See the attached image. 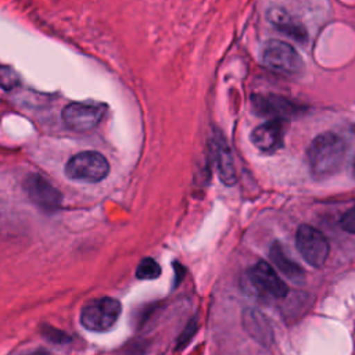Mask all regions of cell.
Masks as SVG:
<instances>
[{
    "label": "cell",
    "instance_id": "1",
    "mask_svg": "<svg viewBox=\"0 0 355 355\" xmlns=\"http://www.w3.org/2000/svg\"><path fill=\"white\" fill-rule=\"evenodd\" d=\"M308 164L316 179H326L337 173L345 157V141L333 132L318 135L308 148Z\"/></svg>",
    "mask_w": 355,
    "mask_h": 355
},
{
    "label": "cell",
    "instance_id": "2",
    "mask_svg": "<svg viewBox=\"0 0 355 355\" xmlns=\"http://www.w3.org/2000/svg\"><path fill=\"white\" fill-rule=\"evenodd\" d=\"M122 305L116 298L101 297L89 301L80 311V323L96 333L110 330L119 319Z\"/></svg>",
    "mask_w": 355,
    "mask_h": 355
},
{
    "label": "cell",
    "instance_id": "3",
    "mask_svg": "<svg viewBox=\"0 0 355 355\" xmlns=\"http://www.w3.org/2000/svg\"><path fill=\"white\" fill-rule=\"evenodd\" d=\"M110 164L98 151H80L72 155L65 165V175L73 180L97 183L107 178Z\"/></svg>",
    "mask_w": 355,
    "mask_h": 355
},
{
    "label": "cell",
    "instance_id": "4",
    "mask_svg": "<svg viewBox=\"0 0 355 355\" xmlns=\"http://www.w3.org/2000/svg\"><path fill=\"white\" fill-rule=\"evenodd\" d=\"M261 58L266 67L276 72L297 75L304 69V61L293 46L283 40L270 39L261 50Z\"/></svg>",
    "mask_w": 355,
    "mask_h": 355
},
{
    "label": "cell",
    "instance_id": "5",
    "mask_svg": "<svg viewBox=\"0 0 355 355\" xmlns=\"http://www.w3.org/2000/svg\"><path fill=\"white\" fill-rule=\"evenodd\" d=\"M297 248L304 259L315 268L322 266L329 255V241L322 232L311 225H301L295 236Z\"/></svg>",
    "mask_w": 355,
    "mask_h": 355
},
{
    "label": "cell",
    "instance_id": "6",
    "mask_svg": "<svg viewBox=\"0 0 355 355\" xmlns=\"http://www.w3.org/2000/svg\"><path fill=\"white\" fill-rule=\"evenodd\" d=\"M105 110L107 107L104 104L71 103L64 107L61 116L67 128L75 132H87L101 122Z\"/></svg>",
    "mask_w": 355,
    "mask_h": 355
},
{
    "label": "cell",
    "instance_id": "7",
    "mask_svg": "<svg viewBox=\"0 0 355 355\" xmlns=\"http://www.w3.org/2000/svg\"><path fill=\"white\" fill-rule=\"evenodd\" d=\"M24 189L33 204L47 212H54L60 208L61 193L43 176L32 173L24 182Z\"/></svg>",
    "mask_w": 355,
    "mask_h": 355
},
{
    "label": "cell",
    "instance_id": "8",
    "mask_svg": "<svg viewBox=\"0 0 355 355\" xmlns=\"http://www.w3.org/2000/svg\"><path fill=\"white\" fill-rule=\"evenodd\" d=\"M248 277L252 286L259 291L270 297L282 298L287 295L288 288L286 283L276 275L275 269L265 261H259L248 270Z\"/></svg>",
    "mask_w": 355,
    "mask_h": 355
},
{
    "label": "cell",
    "instance_id": "9",
    "mask_svg": "<svg viewBox=\"0 0 355 355\" xmlns=\"http://www.w3.org/2000/svg\"><path fill=\"white\" fill-rule=\"evenodd\" d=\"M284 126L283 121L272 119L257 126L251 135V143L262 153H273L283 144Z\"/></svg>",
    "mask_w": 355,
    "mask_h": 355
},
{
    "label": "cell",
    "instance_id": "10",
    "mask_svg": "<svg viewBox=\"0 0 355 355\" xmlns=\"http://www.w3.org/2000/svg\"><path fill=\"white\" fill-rule=\"evenodd\" d=\"M268 21L283 35L297 40V42H306L308 32L305 26L288 11L282 7H272L266 12Z\"/></svg>",
    "mask_w": 355,
    "mask_h": 355
},
{
    "label": "cell",
    "instance_id": "11",
    "mask_svg": "<svg viewBox=\"0 0 355 355\" xmlns=\"http://www.w3.org/2000/svg\"><path fill=\"white\" fill-rule=\"evenodd\" d=\"M252 107L257 114L272 116L273 119H283L297 112V107L288 100L279 96H254Z\"/></svg>",
    "mask_w": 355,
    "mask_h": 355
},
{
    "label": "cell",
    "instance_id": "12",
    "mask_svg": "<svg viewBox=\"0 0 355 355\" xmlns=\"http://www.w3.org/2000/svg\"><path fill=\"white\" fill-rule=\"evenodd\" d=\"M214 157H215V165H216L219 179L226 186H233L237 180V175H236V168L233 162V155L230 153L229 146L223 140V137H215Z\"/></svg>",
    "mask_w": 355,
    "mask_h": 355
},
{
    "label": "cell",
    "instance_id": "13",
    "mask_svg": "<svg viewBox=\"0 0 355 355\" xmlns=\"http://www.w3.org/2000/svg\"><path fill=\"white\" fill-rule=\"evenodd\" d=\"M243 324L250 336L262 344H268L270 341V329L265 320V318L257 309H245L243 313Z\"/></svg>",
    "mask_w": 355,
    "mask_h": 355
},
{
    "label": "cell",
    "instance_id": "14",
    "mask_svg": "<svg viewBox=\"0 0 355 355\" xmlns=\"http://www.w3.org/2000/svg\"><path fill=\"white\" fill-rule=\"evenodd\" d=\"M270 259L277 266V269L280 272H283L291 280H294L297 283L304 280V275H305L304 269L286 255V252L283 251L280 243H275L272 245V248H270Z\"/></svg>",
    "mask_w": 355,
    "mask_h": 355
},
{
    "label": "cell",
    "instance_id": "15",
    "mask_svg": "<svg viewBox=\"0 0 355 355\" xmlns=\"http://www.w3.org/2000/svg\"><path fill=\"white\" fill-rule=\"evenodd\" d=\"M161 275L159 263L153 258H144L136 268V277L140 280H154Z\"/></svg>",
    "mask_w": 355,
    "mask_h": 355
},
{
    "label": "cell",
    "instance_id": "16",
    "mask_svg": "<svg viewBox=\"0 0 355 355\" xmlns=\"http://www.w3.org/2000/svg\"><path fill=\"white\" fill-rule=\"evenodd\" d=\"M18 85H19V78L17 72L11 67L0 62V89L12 90Z\"/></svg>",
    "mask_w": 355,
    "mask_h": 355
},
{
    "label": "cell",
    "instance_id": "17",
    "mask_svg": "<svg viewBox=\"0 0 355 355\" xmlns=\"http://www.w3.org/2000/svg\"><path fill=\"white\" fill-rule=\"evenodd\" d=\"M340 225H341V227H343L345 232L355 234V207L349 208V209L341 216Z\"/></svg>",
    "mask_w": 355,
    "mask_h": 355
},
{
    "label": "cell",
    "instance_id": "18",
    "mask_svg": "<svg viewBox=\"0 0 355 355\" xmlns=\"http://www.w3.org/2000/svg\"><path fill=\"white\" fill-rule=\"evenodd\" d=\"M12 355H51V354L43 348H35V349H29V351H24V352H17Z\"/></svg>",
    "mask_w": 355,
    "mask_h": 355
},
{
    "label": "cell",
    "instance_id": "19",
    "mask_svg": "<svg viewBox=\"0 0 355 355\" xmlns=\"http://www.w3.org/2000/svg\"><path fill=\"white\" fill-rule=\"evenodd\" d=\"M352 175L355 178V158H354V162H352Z\"/></svg>",
    "mask_w": 355,
    "mask_h": 355
}]
</instances>
